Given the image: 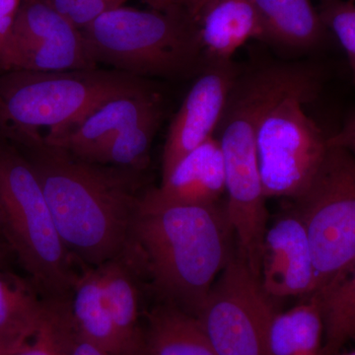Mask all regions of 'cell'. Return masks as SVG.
Listing matches in <instances>:
<instances>
[{"mask_svg":"<svg viewBox=\"0 0 355 355\" xmlns=\"http://www.w3.org/2000/svg\"><path fill=\"white\" fill-rule=\"evenodd\" d=\"M51 6L78 29H83L103 14L123 6L128 0H48Z\"/></svg>","mask_w":355,"mask_h":355,"instance_id":"484cf974","label":"cell"},{"mask_svg":"<svg viewBox=\"0 0 355 355\" xmlns=\"http://www.w3.org/2000/svg\"><path fill=\"white\" fill-rule=\"evenodd\" d=\"M142 343L149 355H218L198 318L167 302L147 313Z\"/></svg>","mask_w":355,"mask_h":355,"instance_id":"e0dca14e","label":"cell"},{"mask_svg":"<svg viewBox=\"0 0 355 355\" xmlns=\"http://www.w3.org/2000/svg\"><path fill=\"white\" fill-rule=\"evenodd\" d=\"M157 90L148 79L118 70H10L0 73V137H42L73 125L116 98ZM44 135V137H46Z\"/></svg>","mask_w":355,"mask_h":355,"instance_id":"277c9868","label":"cell"},{"mask_svg":"<svg viewBox=\"0 0 355 355\" xmlns=\"http://www.w3.org/2000/svg\"><path fill=\"white\" fill-rule=\"evenodd\" d=\"M38 329L22 349L13 355H71L77 333L72 322L70 298H44Z\"/></svg>","mask_w":355,"mask_h":355,"instance_id":"603a6c76","label":"cell"},{"mask_svg":"<svg viewBox=\"0 0 355 355\" xmlns=\"http://www.w3.org/2000/svg\"><path fill=\"white\" fill-rule=\"evenodd\" d=\"M260 280L233 254L197 315L218 355H270L268 327L275 312Z\"/></svg>","mask_w":355,"mask_h":355,"instance_id":"9c48e42d","label":"cell"},{"mask_svg":"<svg viewBox=\"0 0 355 355\" xmlns=\"http://www.w3.org/2000/svg\"><path fill=\"white\" fill-rule=\"evenodd\" d=\"M156 10H171L178 8L176 0H146Z\"/></svg>","mask_w":355,"mask_h":355,"instance_id":"4dcf8cb0","label":"cell"},{"mask_svg":"<svg viewBox=\"0 0 355 355\" xmlns=\"http://www.w3.org/2000/svg\"><path fill=\"white\" fill-rule=\"evenodd\" d=\"M22 347L0 340V355H13L18 350L22 349Z\"/></svg>","mask_w":355,"mask_h":355,"instance_id":"1f68e13d","label":"cell"},{"mask_svg":"<svg viewBox=\"0 0 355 355\" xmlns=\"http://www.w3.org/2000/svg\"><path fill=\"white\" fill-rule=\"evenodd\" d=\"M0 202L4 239L43 298H70L79 275L38 178L25 156L0 137Z\"/></svg>","mask_w":355,"mask_h":355,"instance_id":"8992f818","label":"cell"},{"mask_svg":"<svg viewBox=\"0 0 355 355\" xmlns=\"http://www.w3.org/2000/svg\"><path fill=\"white\" fill-rule=\"evenodd\" d=\"M294 202L293 209L307 231L314 261L316 284L313 294H322L335 286L355 263L354 154L329 146L312 183Z\"/></svg>","mask_w":355,"mask_h":355,"instance_id":"52a82bcc","label":"cell"},{"mask_svg":"<svg viewBox=\"0 0 355 355\" xmlns=\"http://www.w3.org/2000/svg\"><path fill=\"white\" fill-rule=\"evenodd\" d=\"M260 282L270 298L312 295L314 261L304 223L295 209L266 228L261 251Z\"/></svg>","mask_w":355,"mask_h":355,"instance_id":"7c38bea8","label":"cell"},{"mask_svg":"<svg viewBox=\"0 0 355 355\" xmlns=\"http://www.w3.org/2000/svg\"><path fill=\"white\" fill-rule=\"evenodd\" d=\"M340 355V354H338ZM342 355H355V350H352V352H347V354H342Z\"/></svg>","mask_w":355,"mask_h":355,"instance_id":"d590c367","label":"cell"},{"mask_svg":"<svg viewBox=\"0 0 355 355\" xmlns=\"http://www.w3.org/2000/svg\"><path fill=\"white\" fill-rule=\"evenodd\" d=\"M328 144L347 149L355 156V114L347 119L340 132L328 137Z\"/></svg>","mask_w":355,"mask_h":355,"instance_id":"4316f807","label":"cell"},{"mask_svg":"<svg viewBox=\"0 0 355 355\" xmlns=\"http://www.w3.org/2000/svg\"><path fill=\"white\" fill-rule=\"evenodd\" d=\"M238 77L232 62L209 64L203 69L168 130L162 155V179L184 156L216 135Z\"/></svg>","mask_w":355,"mask_h":355,"instance_id":"8fae6325","label":"cell"},{"mask_svg":"<svg viewBox=\"0 0 355 355\" xmlns=\"http://www.w3.org/2000/svg\"><path fill=\"white\" fill-rule=\"evenodd\" d=\"M205 64L231 62L249 40H263L253 0H211L198 18Z\"/></svg>","mask_w":355,"mask_h":355,"instance_id":"5bb4252c","label":"cell"},{"mask_svg":"<svg viewBox=\"0 0 355 355\" xmlns=\"http://www.w3.org/2000/svg\"><path fill=\"white\" fill-rule=\"evenodd\" d=\"M116 355H149L148 352L144 349V343L139 347H135V349L127 350V352H121V354Z\"/></svg>","mask_w":355,"mask_h":355,"instance_id":"d6a6232c","label":"cell"},{"mask_svg":"<svg viewBox=\"0 0 355 355\" xmlns=\"http://www.w3.org/2000/svg\"><path fill=\"white\" fill-rule=\"evenodd\" d=\"M170 202L216 205L225 193V167L216 135L184 156L156 189Z\"/></svg>","mask_w":355,"mask_h":355,"instance_id":"9a60e30c","label":"cell"},{"mask_svg":"<svg viewBox=\"0 0 355 355\" xmlns=\"http://www.w3.org/2000/svg\"><path fill=\"white\" fill-rule=\"evenodd\" d=\"M162 116L163 112L154 114L119 132L91 158L90 162L146 170L151 144Z\"/></svg>","mask_w":355,"mask_h":355,"instance_id":"cb8c5ba5","label":"cell"},{"mask_svg":"<svg viewBox=\"0 0 355 355\" xmlns=\"http://www.w3.org/2000/svg\"><path fill=\"white\" fill-rule=\"evenodd\" d=\"M22 0H0V20L15 18Z\"/></svg>","mask_w":355,"mask_h":355,"instance_id":"f546056e","label":"cell"},{"mask_svg":"<svg viewBox=\"0 0 355 355\" xmlns=\"http://www.w3.org/2000/svg\"><path fill=\"white\" fill-rule=\"evenodd\" d=\"M319 299L323 319L321 354L338 355L340 349L355 338V263L335 286Z\"/></svg>","mask_w":355,"mask_h":355,"instance_id":"7402d4cb","label":"cell"},{"mask_svg":"<svg viewBox=\"0 0 355 355\" xmlns=\"http://www.w3.org/2000/svg\"><path fill=\"white\" fill-rule=\"evenodd\" d=\"M70 308L74 328L81 340L110 354H120V338L107 305L99 266H93L79 275Z\"/></svg>","mask_w":355,"mask_h":355,"instance_id":"ac0fdd59","label":"cell"},{"mask_svg":"<svg viewBox=\"0 0 355 355\" xmlns=\"http://www.w3.org/2000/svg\"><path fill=\"white\" fill-rule=\"evenodd\" d=\"M98 266L107 305L120 338L121 352L135 349L142 345L139 275L123 256Z\"/></svg>","mask_w":355,"mask_h":355,"instance_id":"d6986e66","label":"cell"},{"mask_svg":"<svg viewBox=\"0 0 355 355\" xmlns=\"http://www.w3.org/2000/svg\"><path fill=\"white\" fill-rule=\"evenodd\" d=\"M209 1L211 0H176V3L198 22V15Z\"/></svg>","mask_w":355,"mask_h":355,"instance_id":"f1b7e54d","label":"cell"},{"mask_svg":"<svg viewBox=\"0 0 355 355\" xmlns=\"http://www.w3.org/2000/svg\"><path fill=\"white\" fill-rule=\"evenodd\" d=\"M315 80L312 70L284 64L238 77L216 132L223 153L225 207L237 240V253L259 280L268 211L257 155V127L277 99Z\"/></svg>","mask_w":355,"mask_h":355,"instance_id":"3957f363","label":"cell"},{"mask_svg":"<svg viewBox=\"0 0 355 355\" xmlns=\"http://www.w3.org/2000/svg\"><path fill=\"white\" fill-rule=\"evenodd\" d=\"M71 355H114L106 352V350L96 347L92 343L81 340L77 336L76 343L72 347Z\"/></svg>","mask_w":355,"mask_h":355,"instance_id":"83f0119b","label":"cell"},{"mask_svg":"<svg viewBox=\"0 0 355 355\" xmlns=\"http://www.w3.org/2000/svg\"><path fill=\"white\" fill-rule=\"evenodd\" d=\"M11 144L38 178L69 253L93 266L123 256L148 189L144 170L90 162L46 144L44 137Z\"/></svg>","mask_w":355,"mask_h":355,"instance_id":"6da1fadb","label":"cell"},{"mask_svg":"<svg viewBox=\"0 0 355 355\" xmlns=\"http://www.w3.org/2000/svg\"><path fill=\"white\" fill-rule=\"evenodd\" d=\"M233 236L225 205L170 202L156 188H148L133 217L123 257L137 275L149 277L162 302L197 317L234 254Z\"/></svg>","mask_w":355,"mask_h":355,"instance_id":"7a4b0ae2","label":"cell"},{"mask_svg":"<svg viewBox=\"0 0 355 355\" xmlns=\"http://www.w3.org/2000/svg\"><path fill=\"white\" fill-rule=\"evenodd\" d=\"M163 112L157 90L125 96L104 103L73 125L46 135L50 146L60 147L77 157L90 161L119 132Z\"/></svg>","mask_w":355,"mask_h":355,"instance_id":"4fadbf2b","label":"cell"},{"mask_svg":"<svg viewBox=\"0 0 355 355\" xmlns=\"http://www.w3.org/2000/svg\"><path fill=\"white\" fill-rule=\"evenodd\" d=\"M6 250L4 247L0 244V268H6Z\"/></svg>","mask_w":355,"mask_h":355,"instance_id":"e575fe53","label":"cell"},{"mask_svg":"<svg viewBox=\"0 0 355 355\" xmlns=\"http://www.w3.org/2000/svg\"><path fill=\"white\" fill-rule=\"evenodd\" d=\"M319 83L280 97L266 110L256 132L257 155L266 198L300 197L328 151V137L306 114Z\"/></svg>","mask_w":355,"mask_h":355,"instance_id":"ba28073f","label":"cell"},{"mask_svg":"<svg viewBox=\"0 0 355 355\" xmlns=\"http://www.w3.org/2000/svg\"><path fill=\"white\" fill-rule=\"evenodd\" d=\"M263 40L307 51L324 43L329 30L312 0H253Z\"/></svg>","mask_w":355,"mask_h":355,"instance_id":"2e32d148","label":"cell"},{"mask_svg":"<svg viewBox=\"0 0 355 355\" xmlns=\"http://www.w3.org/2000/svg\"><path fill=\"white\" fill-rule=\"evenodd\" d=\"M323 333L319 299L302 298L291 309L273 314L268 327L270 355H320Z\"/></svg>","mask_w":355,"mask_h":355,"instance_id":"ffe728a7","label":"cell"},{"mask_svg":"<svg viewBox=\"0 0 355 355\" xmlns=\"http://www.w3.org/2000/svg\"><path fill=\"white\" fill-rule=\"evenodd\" d=\"M4 233H6V218H4L3 209L0 202V237L4 238Z\"/></svg>","mask_w":355,"mask_h":355,"instance_id":"836d02e7","label":"cell"},{"mask_svg":"<svg viewBox=\"0 0 355 355\" xmlns=\"http://www.w3.org/2000/svg\"><path fill=\"white\" fill-rule=\"evenodd\" d=\"M320 16L347 53L355 85V0H320Z\"/></svg>","mask_w":355,"mask_h":355,"instance_id":"d4e9b609","label":"cell"},{"mask_svg":"<svg viewBox=\"0 0 355 355\" xmlns=\"http://www.w3.org/2000/svg\"><path fill=\"white\" fill-rule=\"evenodd\" d=\"M85 48L83 31L48 0H22L2 60L13 69L64 71L83 62Z\"/></svg>","mask_w":355,"mask_h":355,"instance_id":"30bf717a","label":"cell"},{"mask_svg":"<svg viewBox=\"0 0 355 355\" xmlns=\"http://www.w3.org/2000/svg\"><path fill=\"white\" fill-rule=\"evenodd\" d=\"M44 299L30 280L0 268V340L24 347L36 333Z\"/></svg>","mask_w":355,"mask_h":355,"instance_id":"44dd1931","label":"cell"},{"mask_svg":"<svg viewBox=\"0 0 355 355\" xmlns=\"http://www.w3.org/2000/svg\"><path fill=\"white\" fill-rule=\"evenodd\" d=\"M81 31L96 64L140 78H177L207 67L198 22L182 9L121 6Z\"/></svg>","mask_w":355,"mask_h":355,"instance_id":"5b68a950","label":"cell"}]
</instances>
